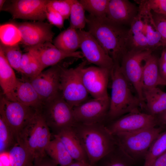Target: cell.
<instances>
[{
	"label": "cell",
	"instance_id": "7dc6e473",
	"mask_svg": "<svg viewBox=\"0 0 166 166\" xmlns=\"http://www.w3.org/2000/svg\"><path fill=\"white\" fill-rule=\"evenodd\" d=\"M68 166H90L89 163L83 162L75 161Z\"/></svg>",
	"mask_w": 166,
	"mask_h": 166
},
{
	"label": "cell",
	"instance_id": "ba28073f",
	"mask_svg": "<svg viewBox=\"0 0 166 166\" xmlns=\"http://www.w3.org/2000/svg\"><path fill=\"white\" fill-rule=\"evenodd\" d=\"M152 51L151 50L128 51L120 64L121 72L134 89L142 106L144 105L142 84L143 65L145 59Z\"/></svg>",
	"mask_w": 166,
	"mask_h": 166
},
{
	"label": "cell",
	"instance_id": "7bdbcfd3",
	"mask_svg": "<svg viewBox=\"0 0 166 166\" xmlns=\"http://www.w3.org/2000/svg\"><path fill=\"white\" fill-rule=\"evenodd\" d=\"M58 165L46 154L42 157L35 159L33 166H58Z\"/></svg>",
	"mask_w": 166,
	"mask_h": 166
},
{
	"label": "cell",
	"instance_id": "4dcf8cb0",
	"mask_svg": "<svg viewBox=\"0 0 166 166\" xmlns=\"http://www.w3.org/2000/svg\"><path fill=\"white\" fill-rule=\"evenodd\" d=\"M0 43L12 46L18 44L21 42V37L17 27L11 22L0 25Z\"/></svg>",
	"mask_w": 166,
	"mask_h": 166
},
{
	"label": "cell",
	"instance_id": "ab89813d",
	"mask_svg": "<svg viewBox=\"0 0 166 166\" xmlns=\"http://www.w3.org/2000/svg\"><path fill=\"white\" fill-rule=\"evenodd\" d=\"M152 18L162 40L163 47L166 46V15L151 11Z\"/></svg>",
	"mask_w": 166,
	"mask_h": 166
},
{
	"label": "cell",
	"instance_id": "52a82bcc",
	"mask_svg": "<svg viewBox=\"0 0 166 166\" xmlns=\"http://www.w3.org/2000/svg\"><path fill=\"white\" fill-rule=\"evenodd\" d=\"M80 67V64L75 68L61 66L60 91L72 108L87 100L89 95L81 79Z\"/></svg>",
	"mask_w": 166,
	"mask_h": 166
},
{
	"label": "cell",
	"instance_id": "ffe728a7",
	"mask_svg": "<svg viewBox=\"0 0 166 166\" xmlns=\"http://www.w3.org/2000/svg\"><path fill=\"white\" fill-rule=\"evenodd\" d=\"M13 69L0 49V85L3 94L9 100L17 101L15 91L18 79Z\"/></svg>",
	"mask_w": 166,
	"mask_h": 166
},
{
	"label": "cell",
	"instance_id": "8fae6325",
	"mask_svg": "<svg viewBox=\"0 0 166 166\" xmlns=\"http://www.w3.org/2000/svg\"><path fill=\"white\" fill-rule=\"evenodd\" d=\"M158 123L156 117L139 111L125 114L107 127L113 136L128 133L156 127Z\"/></svg>",
	"mask_w": 166,
	"mask_h": 166
},
{
	"label": "cell",
	"instance_id": "c3c4849f",
	"mask_svg": "<svg viewBox=\"0 0 166 166\" xmlns=\"http://www.w3.org/2000/svg\"><path fill=\"white\" fill-rule=\"evenodd\" d=\"M6 1V0H0V10L1 11Z\"/></svg>",
	"mask_w": 166,
	"mask_h": 166
},
{
	"label": "cell",
	"instance_id": "603a6c76",
	"mask_svg": "<svg viewBox=\"0 0 166 166\" xmlns=\"http://www.w3.org/2000/svg\"><path fill=\"white\" fill-rule=\"evenodd\" d=\"M127 45L128 51L149 50L143 30L142 18L139 12L128 30Z\"/></svg>",
	"mask_w": 166,
	"mask_h": 166
},
{
	"label": "cell",
	"instance_id": "4fadbf2b",
	"mask_svg": "<svg viewBox=\"0 0 166 166\" xmlns=\"http://www.w3.org/2000/svg\"><path fill=\"white\" fill-rule=\"evenodd\" d=\"M77 31L80 37V48L86 61L97 66L111 70L114 61L95 37L88 31Z\"/></svg>",
	"mask_w": 166,
	"mask_h": 166
},
{
	"label": "cell",
	"instance_id": "ac0fdd59",
	"mask_svg": "<svg viewBox=\"0 0 166 166\" xmlns=\"http://www.w3.org/2000/svg\"><path fill=\"white\" fill-rule=\"evenodd\" d=\"M45 121L37 111L21 132L18 140L22 142L34 156L41 130Z\"/></svg>",
	"mask_w": 166,
	"mask_h": 166
},
{
	"label": "cell",
	"instance_id": "e0dca14e",
	"mask_svg": "<svg viewBox=\"0 0 166 166\" xmlns=\"http://www.w3.org/2000/svg\"><path fill=\"white\" fill-rule=\"evenodd\" d=\"M139 12V6L128 0H110L106 18L117 24L130 25Z\"/></svg>",
	"mask_w": 166,
	"mask_h": 166
},
{
	"label": "cell",
	"instance_id": "30bf717a",
	"mask_svg": "<svg viewBox=\"0 0 166 166\" xmlns=\"http://www.w3.org/2000/svg\"><path fill=\"white\" fill-rule=\"evenodd\" d=\"M49 0H13L6 2L1 11L10 13L13 19L43 21L46 19Z\"/></svg>",
	"mask_w": 166,
	"mask_h": 166
},
{
	"label": "cell",
	"instance_id": "277c9868",
	"mask_svg": "<svg viewBox=\"0 0 166 166\" xmlns=\"http://www.w3.org/2000/svg\"><path fill=\"white\" fill-rule=\"evenodd\" d=\"M162 129L152 127L136 132L121 133L114 136L120 151L133 162L144 157Z\"/></svg>",
	"mask_w": 166,
	"mask_h": 166
},
{
	"label": "cell",
	"instance_id": "836d02e7",
	"mask_svg": "<svg viewBox=\"0 0 166 166\" xmlns=\"http://www.w3.org/2000/svg\"><path fill=\"white\" fill-rule=\"evenodd\" d=\"M110 0H79L85 10L90 15L97 18L106 17Z\"/></svg>",
	"mask_w": 166,
	"mask_h": 166
},
{
	"label": "cell",
	"instance_id": "9c48e42d",
	"mask_svg": "<svg viewBox=\"0 0 166 166\" xmlns=\"http://www.w3.org/2000/svg\"><path fill=\"white\" fill-rule=\"evenodd\" d=\"M87 61H84L80 63V70L86 89L93 98H109L107 87L110 70L98 66L85 67Z\"/></svg>",
	"mask_w": 166,
	"mask_h": 166
},
{
	"label": "cell",
	"instance_id": "ee69618b",
	"mask_svg": "<svg viewBox=\"0 0 166 166\" xmlns=\"http://www.w3.org/2000/svg\"><path fill=\"white\" fill-rule=\"evenodd\" d=\"M0 166H11L9 152L0 153Z\"/></svg>",
	"mask_w": 166,
	"mask_h": 166
},
{
	"label": "cell",
	"instance_id": "5b68a950",
	"mask_svg": "<svg viewBox=\"0 0 166 166\" xmlns=\"http://www.w3.org/2000/svg\"><path fill=\"white\" fill-rule=\"evenodd\" d=\"M49 128L57 133L73 127L76 123L73 108L63 98L60 91L54 97L43 102L38 111Z\"/></svg>",
	"mask_w": 166,
	"mask_h": 166
},
{
	"label": "cell",
	"instance_id": "60d3db41",
	"mask_svg": "<svg viewBox=\"0 0 166 166\" xmlns=\"http://www.w3.org/2000/svg\"><path fill=\"white\" fill-rule=\"evenodd\" d=\"M46 19L49 23L61 29L64 26V19L58 12L47 6Z\"/></svg>",
	"mask_w": 166,
	"mask_h": 166
},
{
	"label": "cell",
	"instance_id": "d6986e66",
	"mask_svg": "<svg viewBox=\"0 0 166 166\" xmlns=\"http://www.w3.org/2000/svg\"><path fill=\"white\" fill-rule=\"evenodd\" d=\"M54 135L62 142L74 160L89 163L81 141L73 127L63 129Z\"/></svg>",
	"mask_w": 166,
	"mask_h": 166
},
{
	"label": "cell",
	"instance_id": "b9f144b4",
	"mask_svg": "<svg viewBox=\"0 0 166 166\" xmlns=\"http://www.w3.org/2000/svg\"><path fill=\"white\" fill-rule=\"evenodd\" d=\"M164 47L160 57L158 58V64L160 74L166 81V46Z\"/></svg>",
	"mask_w": 166,
	"mask_h": 166
},
{
	"label": "cell",
	"instance_id": "6da1fadb",
	"mask_svg": "<svg viewBox=\"0 0 166 166\" xmlns=\"http://www.w3.org/2000/svg\"><path fill=\"white\" fill-rule=\"evenodd\" d=\"M88 31L96 39L114 63L120 64L128 52L127 41L128 30L115 24L106 17H86Z\"/></svg>",
	"mask_w": 166,
	"mask_h": 166
},
{
	"label": "cell",
	"instance_id": "9a60e30c",
	"mask_svg": "<svg viewBox=\"0 0 166 166\" xmlns=\"http://www.w3.org/2000/svg\"><path fill=\"white\" fill-rule=\"evenodd\" d=\"M52 43L46 42L25 48L27 52L35 58L43 70L46 67L57 65L61 61L67 58L84 57L81 51H77L73 53L65 52L57 49Z\"/></svg>",
	"mask_w": 166,
	"mask_h": 166
},
{
	"label": "cell",
	"instance_id": "d4e9b609",
	"mask_svg": "<svg viewBox=\"0 0 166 166\" xmlns=\"http://www.w3.org/2000/svg\"><path fill=\"white\" fill-rule=\"evenodd\" d=\"M143 24V30L146 37L148 49L153 51L163 46L161 36L153 21L151 11L148 12L139 8Z\"/></svg>",
	"mask_w": 166,
	"mask_h": 166
},
{
	"label": "cell",
	"instance_id": "d590c367",
	"mask_svg": "<svg viewBox=\"0 0 166 166\" xmlns=\"http://www.w3.org/2000/svg\"><path fill=\"white\" fill-rule=\"evenodd\" d=\"M16 142L14 136L10 128L0 116V152L7 151Z\"/></svg>",
	"mask_w": 166,
	"mask_h": 166
},
{
	"label": "cell",
	"instance_id": "bcb514c9",
	"mask_svg": "<svg viewBox=\"0 0 166 166\" xmlns=\"http://www.w3.org/2000/svg\"><path fill=\"white\" fill-rule=\"evenodd\" d=\"M158 123L166 126V110L156 117Z\"/></svg>",
	"mask_w": 166,
	"mask_h": 166
},
{
	"label": "cell",
	"instance_id": "7c38bea8",
	"mask_svg": "<svg viewBox=\"0 0 166 166\" xmlns=\"http://www.w3.org/2000/svg\"><path fill=\"white\" fill-rule=\"evenodd\" d=\"M19 30L21 42L26 47L34 46L46 42H53L55 33L53 25L43 21L12 22Z\"/></svg>",
	"mask_w": 166,
	"mask_h": 166
},
{
	"label": "cell",
	"instance_id": "5bb4252c",
	"mask_svg": "<svg viewBox=\"0 0 166 166\" xmlns=\"http://www.w3.org/2000/svg\"><path fill=\"white\" fill-rule=\"evenodd\" d=\"M109 98L87 100L73 108L76 122L84 124L101 123L108 116Z\"/></svg>",
	"mask_w": 166,
	"mask_h": 166
},
{
	"label": "cell",
	"instance_id": "8d00e7d4",
	"mask_svg": "<svg viewBox=\"0 0 166 166\" xmlns=\"http://www.w3.org/2000/svg\"><path fill=\"white\" fill-rule=\"evenodd\" d=\"M49 128L45 121L42 125L35 153V159L42 157L47 154L46 148L50 142L51 133Z\"/></svg>",
	"mask_w": 166,
	"mask_h": 166
},
{
	"label": "cell",
	"instance_id": "8992f818",
	"mask_svg": "<svg viewBox=\"0 0 166 166\" xmlns=\"http://www.w3.org/2000/svg\"><path fill=\"white\" fill-rule=\"evenodd\" d=\"M37 111L18 101H11L3 94L0 99V116L12 131L16 141L22 130Z\"/></svg>",
	"mask_w": 166,
	"mask_h": 166
},
{
	"label": "cell",
	"instance_id": "83f0119b",
	"mask_svg": "<svg viewBox=\"0 0 166 166\" xmlns=\"http://www.w3.org/2000/svg\"><path fill=\"white\" fill-rule=\"evenodd\" d=\"M8 152L11 166H33L34 157L21 142L16 141Z\"/></svg>",
	"mask_w": 166,
	"mask_h": 166
},
{
	"label": "cell",
	"instance_id": "74e56055",
	"mask_svg": "<svg viewBox=\"0 0 166 166\" xmlns=\"http://www.w3.org/2000/svg\"><path fill=\"white\" fill-rule=\"evenodd\" d=\"M136 1L139 7L146 11L166 15V0H142Z\"/></svg>",
	"mask_w": 166,
	"mask_h": 166
},
{
	"label": "cell",
	"instance_id": "4316f807",
	"mask_svg": "<svg viewBox=\"0 0 166 166\" xmlns=\"http://www.w3.org/2000/svg\"><path fill=\"white\" fill-rule=\"evenodd\" d=\"M45 152L60 166H68L74 161L62 142L56 137L50 140Z\"/></svg>",
	"mask_w": 166,
	"mask_h": 166
},
{
	"label": "cell",
	"instance_id": "f1b7e54d",
	"mask_svg": "<svg viewBox=\"0 0 166 166\" xmlns=\"http://www.w3.org/2000/svg\"><path fill=\"white\" fill-rule=\"evenodd\" d=\"M20 70L22 75L30 80L37 76L43 70L35 58L27 52L22 54Z\"/></svg>",
	"mask_w": 166,
	"mask_h": 166
},
{
	"label": "cell",
	"instance_id": "2e32d148",
	"mask_svg": "<svg viewBox=\"0 0 166 166\" xmlns=\"http://www.w3.org/2000/svg\"><path fill=\"white\" fill-rule=\"evenodd\" d=\"M60 71L61 66L57 65L29 79L43 102L60 92Z\"/></svg>",
	"mask_w": 166,
	"mask_h": 166
},
{
	"label": "cell",
	"instance_id": "f6af8a7d",
	"mask_svg": "<svg viewBox=\"0 0 166 166\" xmlns=\"http://www.w3.org/2000/svg\"><path fill=\"white\" fill-rule=\"evenodd\" d=\"M152 166H166V151L157 157Z\"/></svg>",
	"mask_w": 166,
	"mask_h": 166
},
{
	"label": "cell",
	"instance_id": "1f68e13d",
	"mask_svg": "<svg viewBox=\"0 0 166 166\" xmlns=\"http://www.w3.org/2000/svg\"><path fill=\"white\" fill-rule=\"evenodd\" d=\"M116 150L115 148L103 157L93 166H132L133 161L125 156L119 148L118 151Z\"/></svg>",
	"mask_w": 166,
	"mask_h": 166
},
{
	"label": "cell",
	"instance_id": "7a4b0ae2",
	"mask_svg": "<svg viewBox=\"0 0 166 166\" xmlns=\"http://www.w3.org/2000/svg\"><path fill=\"white\" fill-rule=\"evenodd\" d=\"M80 140L90 166L116 148L115 137L102 123L76 122L73 127Z\"/></svg>",
	"mask_w": 166,
	"mask_h": 166
},
{
	"label": "cell",
	"instance_id": "484cf974",
	"mask_svg": "<svg viewBox=\"0 0 166 166\" xmlns=\"http://www.w3.org/2000/svg\"><path fill=\"white\" fill-rule=\"evenodd\" d=\"M53 42L57 48L67 52H75L80 48V37L77 30L69 27L60 33Z\"/></svg>",
	"mask_w": 166,
	"mask_h": 166
},
{
	"label": "cell",
	"instance_id": "7402d4cb",
	"mask_svg": "<svg viewBox=\"0 0 166 166\" xmlns=\"http://www.w3.org/2000/svg\"><path fill=\"white\" fill-rule=\"evenodd\" d=\"M17 101L39 111L43 102L30 80L26 77L18 79L15 91Z\"/></svg>",
	"mask_w": 166,
	"mask_h": 166
},
{
	"label": "cell",
	"instance_id": "d6a6232c",
	"mask_svg": "<svg viewBox=\"0 0 166 166\" xmlns=\"http://www.w3.org/2000/svg\"><path fill=\"white\" fill-rule=\"evenodd\" d=\"M69 17V27L77 30H83L86 25L85 10L79 0H74Z\"/></svg>",
	"mask_w": 166,
	"mask_h": 166
},
{
	"label": "cell",
	"instance_id": "f546056e",
	"mask_svg": "<svg viewBox=\"0 0 166 166\" xmlns=\"http://www.w3.org/2000/svg\"><path fill=\"white\" fill-rule=\"evenodd\" d=\"M166 151V131L160 133L152 143L144 157L143 166H152L155 160Z\"/></svg>",
	"mask_w": 166,
	"mask_h": 166
},
{
	"label": "cell",
	"instance_id": "cb8c5ba5",
	"mask_svg": "<svg viewBox=\"0 0 166 166\" xmlns=\"http://www.w3.org/2000/svg\"><path fill=\"white\" fill-rule=\"evenodd\" d=\"M143 96L148 113L156 117L166 110V92L155 87L144 89Z\"/></svg>",
	"mask_w": 166,
	"mask_h": 166
},
{
	"label": "cell",
	"instance_id": "44dd1931",
	"mask_svg": "<svg viewBox=\"0 0 166 166\" xmlns=\"http://www.w3.org/2000/svg\"><path fill=\"white\" fill-rule=\"evenodd\" d=\"M158 58L152 53L144 60L143 67L142 84L143 90L166 85L159 70Z\"/></svg>",
	"mask_w": 166,
	"mask_h": 166
},
{
	"label": "cell",
	"instance_id": "e575fe53",
	"mask_svg": "<svg viewBox=\"0 0 166 166\" xmlns=\"http://www.w3.org/2000/svg\"><path fill=\"white\" fill-rule=\"evenodd\" d=\"M0 49L12 68L20 73V63L23 54L18 44L9 46L0 43Z\"/></svg>",
	"mask_w": 166,
	"mask_h": 166
},
{
	"label": "cell",
	"instance_id": "3957f363",
	"mask_svg": "<svg viewBox=\"0 0 166 166\" xmlns=\"http://www.w3.org/2000/svg\"><path fill=\"white\" fill-rule=\"evenodd\" d=\"M110 75L111 87L109 117L114 119L139 111V107L142 106L137 96L133 93L131 85L121 72L119 64L114 63Z\"/></svg>",
	"mask_w": 166,
	"mask_h": 166
},
{
	"label": "cell",
	"instance_id": "f35d334b",
	"mask_svg": "<svg viewBox=\"0 0 166 166\" xmlns=\"http://www.w3.org/2000/svg\"><path fill=\"white\" fill-rule=\"evenodd\" d=\"M74 0H49L47 6L59 13L64 19L69 17Z\"/></svg>",
	"mask_w": 166,
	"mask_h": 166
}]
</instances>
